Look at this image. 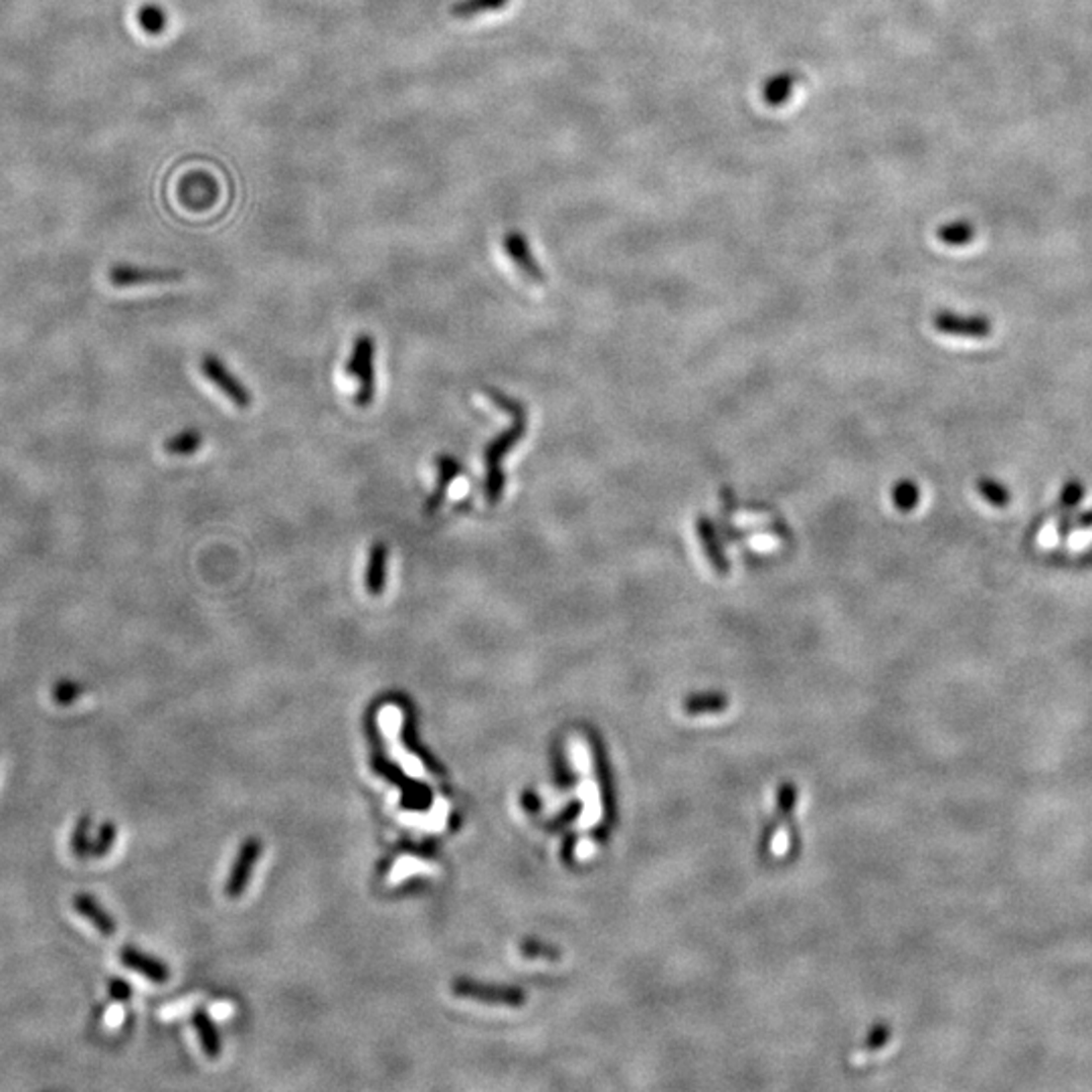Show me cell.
Returning <instances> with one entry per match:
<instances>
[{"label": "cell", "mask_w": 1092, "mask_h": 1092, "mask_svg": "<svg viewBox=\"0 0 1092 1092\" xmlns=\"http://www.w3.org/2000/svg\"><path fill=\"white\" fill-rule=\"evenodd\" d=\"M482 393L504 413H508L512 417V423L508 429H504L502 433H498L486 447H484V472H486V478H484V498L490 506H496L502 502L504 498V492H506V472H504V461L506 457L514 451V447L524 439L526 431H528V413H526V407L494 389V387H484Z\"/></svg>", "instance_id": "obj_1"}, {"label": "cell", "mask_w": 1092, "mask_h": 1092, "mask_svg": "<svg viewBox=\"0 0 1092 1092\" xmlns=\"http://www.w3.org/2000/svg\"><path fill=\"white\" fill-rule=\"evenodd\" d=\"M376 340L370 334H358L352 342L350 356L346 360V374L354 379V405L364 409L372 405L376 395Z\"/></svg>", "instance_id": "obj_2"}, {"label": "cell", "mask_w": 1092, "mask_h": 1092, "mask_svg": "<svg viewBox=\"0 0 1092 1092\" xmlns=\"http://www.w3.org/2000/svg\"><path fill=\"white\" fill-rule=\"evenodd\" d=\"M202 376L217 387L237 409H249L253 405L251 391L229 370V366L213 352L202 354L200 358Z\"/></svg>", "instance_id": "obj_3"}, {"label": "cell", "mask_w": 1092, "mask_h": 1092, "mask_svg": "<svg viewBox=\"0 0 1092 1092\" xmlns=\"http://www.w3.org/2000/svg\"><path fill=\"white\" fill-rule=\"evenodd\" d=\"M182 269L174 267H152V265H136V263H113L107 269V279L115 287H138V285H152V283H174L184 279Z\"/></svg>", "instance_id": "obj_4"}, {"label": "cell", "mask_w": 1092, "mask_h": 1092, "mask_svg": "<svg viewBox=\"0 0 1092 1092\" xmlns=\"http://www.w3.org/2000/svg\"><path fill=\"white\" fill-rule=\"evenodd\" d=\"M933 328L939 334L945 336H957V338H988L992 334V320L976 314H955L949 310H941L933 316Z\"/></svg>", "instance_id": "obj_5"}, {"label": "cell", "mask_w": 1092, "mask_h": 1092, "mask_svg": "<svg viewBox=\"0 0 1092 1092\" xmlns=\"http://www.w3.org/2000/svg\"><path fill=\"white\" fill-rule=\"evenodd\" d=\"M502 243H504V251L510 257V261L514 263V267L528 281H532L536 285H542L547 281V275H544V271H542V267H540V263H538V259H536V255H534V251H532V247H530V243H528V239H526V235L522 231H518V229L506 231Z\"/></svg>", "instance_id": "obj_6"}, {"label": "cell", "mask_w": 1092, "mask_h": 1092, "mask_svg": "<svg viewBox=\"0 0 1092 1092\" xmlns=\"http://www.w3.org/2000/svg\"><path fill=\"white\" fill-rule=\"evenodd\" d=\"M433 466H435L437 478H435V486H433L431 494L427 496V500H425V504H423V514H425V516L437 514V510L443 506V502H445V498H447L449 486H451L457 478H461L464 472H466L461 459L455 457V455H451V453H439V455H435Z\"/></svg>", "instance_id": "obj_7"}, {"label": "cell", "mask_w": 1092, "mask_h": 1092, "mask_svg": "<svg viewBox=\"0 0 1092 1092\" xmlns=\"http://www.w3.org/2000/svg\"><path fill=\"white\" fill-rule=\"evenodd\" d=\"M453 992L457 998L476 1000L482 1004H496V1006H522L524 994L516 988H500V986H482L474 982L459 980L453 984Z\"/></svg>", "instance_id": "obj_8"}, {"label": "cell", "mask_w": 1092, "mask_h": 1092, "mask_svg": "<svg viewBox=\"0 0 1092 1092\" xmlns=\"http://www.w3.org/2000/svg\"><path fill=\"white\" fill-rule=\"evenodd\" d=\"M389 557H391V549L387 542L376 540L368 547L366 567H364V589L370 597H381L385 593Z\"/></svg>", "instance_id": "obj_9"}, {"label": "cell", "mask_w": 1092, "mask_h": 1092, "mask_svg": "<svg viewBox=\"0 0 1092 1092\" xmlns=\"http://www.w3.org/2000/svg\"><path fill=\"white\" fill-rule=\"evenodd\" d=\"M261 856V844L257 840H247L241 850H239V856L233 864V870L227 878V887H225V893L231 897V899H237L239 895H243V891L247 889V883H249V876L253 872V866L257 862V858Z\"/></svg>", "instance_id": "obj_10"}, {"label": "cell", "mask_w": 1092, "mask_h": 1092, "mask_svg": "<svg viewBox=\"0 0 1092 1092\" xmlns=\"http://www.w3.org/2000/svg\"><path fill=\"white\" fill-rule=\"evenodd\" d=\"M696 534L700 538L702 551H704L708 563L712 565V569L721 577H727L731 573V563H729V557L725 553V547H723V542L719 538V532H717L712 520L706 518V516H700L698 522H696Z\"/></svg>", "instance_id": "obj_11"}, {"label": "cell", "mask_w": 1092, "mask_h": 1092, "mask_svg": "<svg viewBox=\"0 0 1092 1092\" xmlns=\"http://www.w3.org/2000/svg\"><path fill=\"white\" fill-rule=\"evenodd\" d=\"M73 909L89 921L103 937H113L117 931V923L111 919V915L91 897L85 893H79L73 897Z\"/></svg>", "instance_id": "obj_12"}, {"label": "cell", "mask_w": 1092, "mask_h": 1092, "mask_svg": "<svg viewBox=\"0 0 1092 1092\" xmlns=\"http://www.w3.org/2000/svg\"><path fill=\"white\" fill-rule=\"evenodd\" d=\"M119 959L128 970L144 976L146 980H150L154 984H166L168 978H170V972L162 961H158V959H154L150 955H144V953L136 951L134 947H123L121 953H119Z\"/></svg>", "instance_id": "obj_13"}, {"label": "cell", "mask_w": 1092, "mask_h": 1092, "mask_svg": "<svg viewBox=\"0 0 1092 1092\" xmlns=\"http://www.w3.org/2000/svg\"><path fill=\"white\" fill-rule=\"evenodd\" d=\"M797 83H802V75L797 71H781L769 77L763 85V101L769 107H783L793 95Z\"/></svg>", "instance_id": "obj_14"}, {"label": "cell", "mask_w": 1092, "mask_h": 1092, "mask_svg": "<svg viewBox=\"0 0 1092 1092\" xmlns=\"http://www.w3.org/2000/svg\"><path fill=\"white\" fill-rule=\"evenodd\" d=\"M204 443V435L200 429L196 427H186L178 433H174L172 437H168L164 441V451L168 455H176V457H186V455H192L196 453Z\"/></svg>", "instance_id": "obj_15"}, {"label": "cell", "mask_w": 1092, "mask_h": 1092, "mask_svg": "<svg viewBox=\"0 0 1092 1092\" xmlns=\"http://www.w3.org/2000/svg\"><path fill=\"white\" fill-rule=\"evenodd\" d=\"M136 20H138L140 28L150 36L162 34L166 30V26H168V14L158 2L140 4L138 12H136Z\"/></svg>", "instance_id": "obj_16"}, {"label": "cell", "mask_w": 1092, "mask_h": 1092, "mask_svg": "<svg viewBox=\"0 0 1092 1092\" xmlns=\"http://www.w3.org/2000/svg\"><path fill=\"white\" fill-rule=\"evenodd\" d=\"M192 1026L196 1030V1036H198V1042H200V1048L202 1053L208 1057V1059H217L219 1053H221V1040H219V1034H217V1028L213 1024V1020L208 1018V1014L204 1012H194L192 1016Z\"/></svg>", "instance_id": "obj_17"}, {"label": "cell", "mask_w": 1092, "mask_h": 1092, "mask_svg": "<svg viewBox=\"0 0 1092 1092\" xmlns=\"http://www.w3.org/2000/svg\"><path fill=\"white\" fill-rule=\"evenodd\" d=\"M510 0H457L449 6V14L459 20H468L486 12L502 10Z\"/></svg>", "instance_id": "obj_18"}, {"label": "cell", "mask_w": 1092, "mask_h": 1092, "mask_svg": "<svg viewBox=\"0 0 1092 1092\" xmlns=\"http://www.w3.org/2000/svg\"><path fill=\"white\" fill-rule=\"evenodd\" d=\"M937 239L949 247H961L976 239V225L970 221H953L937 229Z\"/></svg>", "instance_id": "obj_19"}, {"label": "cell", "mask_w": 1092, "mask_h": 1092, "mask_svg": "<svg viewBox=\"0 0 1092 1092\" xmlns=\"http://www.w3.org/2000/svg\"><path fill=\"white\" fill-rule=\"evenodd\" d=\"M921 502V490L913 480H901L893 488V504L899 512H913Z\"/></svg>", "instance_id": "obj_20"}, {"label": "cell", "mask_w": 1092, "mask_h": 1092, "mask_svg": "<svg viewBox=\"0 0 1092 1092\" xmlns=\"http://www.w3.org/2000/svg\"><path fill=\"white\" fill-rule=\"evenodd\" d=\"M978 492L982 494V498H984L988 504H992V506H996V508H1004V506H1008L1010 500H1012L1010 490H1008L1004 484H1000L998 480H992V478H982V480L978 482Z\"/></svg>", "instance_id": "obj_21"}, {"label": "cell", "mask_w": 1092, "mask_h": 1092, "mask_svg": "<svg viewBox=\"0 0 1092 1092\" xmlns=\"http://www.w3.org/2000/svg\"><path fill=\"white\" fill-rule=\"evenodd\" d=\"M115 840H117V828H115V824H111V822L101 824L99 830H97V838L91 842V852H89V856H93V858H103V856H107V854L111 852Z\"/></svg>", "instance_id": "obj_22"}, {"label": "cell", "mask_w": 1092, "mask_h": 1092, "mask_svg": "<svg viewBox=\"0 0 1092 1092\" xmlns=\"http://www.w3.org/2000/svg\"><path fill=\"white\" fill-rule=\"evenodd\" d=\"M89 816H83L75 830H73V836H71V850H73V856L75 858H87L89 852H91V842H89Z\"/></svg>", "instance_id": "obj_23"}, {"label": "cell", "mask_w": 1092, "mask_h": 1092, "mask_svg": "<svg viewBox=\"0 0 1092 1092\" xmlns=\"http://www.w3.org/2000/svg\"><path fill=\"white\" fill-rule=\"evenodd\" d=\"M83 694V686L79 682H73V680H61L55 684L53 688V698L55 702L67 706L71 702H75L79 696Z\"/></svg>", "instance_id": "obj_24"}, {"label": "cell", "mask_w": 1092, "mask_h": 1092, "mask_svg": "<svg viewBox=\"0 0 1092 1092\" xmlns=\"http://www.w3.org/2000/svg\"><path fill=\"white\" fill-rule=\"evenodd\" d=\"M1083 496H1085L1083 484L1077 482V480H1073V482H1069V484L1065 486V490H1063V504L1075 506V504H1079V502L1083 500Z\"/></svg>", "instance_id": "obj_25"}, {"label": "cell", "mask_w": 1092, "mask_h": 1092, "mask_svg": "<svg viewBox=\"0 0 1092 1092\" xmlns=\"http://www.w3.org/2000/svg\"><path fill=\"white\" fill-rule=\"evenodd\" d=\"M109 996H111L113 1000H117V1002H128L130 996H132V988H130L125 982H121V980H113V982L109 984Z\"/></svg>", "instance_id": "obj_26"}]
</instances>
